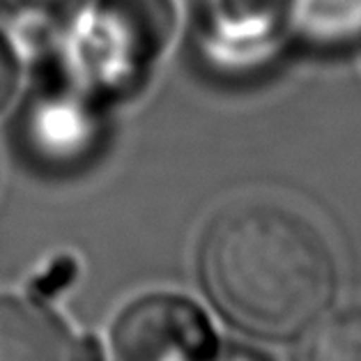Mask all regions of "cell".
Instances as JSON below:
<instances>
[{
  "label": "cell",
  "instance_id": "30bf717a",
  "mask_svg": "<svg viewBox=\"0 0 361 361\" xmlns=\"http://www.w3.org/2000/svg\"><path fill=\"white\" fill-rule=\"evenodd\" d=\"M209 361H271L267 359L262 352L253 350V348H246V345H237V343H233V345H221L216 348L214 357Z\"/></svg>",
  "mask_w": 361,
  "mask_h": 361
},
{
  "label": "cell",
  "instance_id": "ba28073f",
  "mask_svg": "<svg viewBox=\"0 0 361 361\" xmlns=\"http://www.w3.org/2000/svg\"><path fill=\"white\" fill-rule=\"evenodd\" d=\"M295 361H361V306H348L318 324Z\"/></svg>",
  "mask_w": 361,
  "mask_h": 361
},
{
  "label": "cell",
  "instance_id": "8fae6325",
  "mask_svg": "<svg viewBox=\"0 0 361 361\" xmlns=\"http://www.w3.org/2000/svg\"><path fill=\"white\" fill-rule=\"evenodd\" d=\"M19 12H37V14H51L65 7L69 0H7Z\"/></svg>",
  "mask_w": 361,
  "mask_h": 361
},
{
  "label": "cell",
  "instance_id": "5b68a950",
  "mask_svg": "<svg viewBox=\"0 0 361 361\" xmlns=\"http://www.w3.org/2000/svg\"><path fill=\"white\" fill-rule=\"evenodd\" d=\"M78 338L30 295L0 293V361H76Z\"/></svg>",
  "mask_w": 361,
  "mask_h": 361
},
{
  "label": "cell",
  "instance_id": "8992f818",
  "mask_svg": "<svg viewBox=\"0 0 361 361\" xmlns=\"http://www.w3.org/2000/svg\"><path fill=\"white\" fill-rule=\"evenodd\" d=\"M286 14V0H205V25L209 42L231 49V54L258 51L276 35Z\"/></svg>",
  "mask_w": 361,
  "mask_h": 361
},
{
  "label": "cell",
  "instance_id": "277c9868",
  "mask_svg": "<svg viewBox=\"0 0 361 361\" xmlns=\"http://www.w3.org/2000/svg\"><path fill=\"white\" fill-rule=\"evenodd\" d=\"M19 140L25 157L42 169H72L94 145V120L74 94L47 87L25 104Z\"/></svg>",
  "mask_w": 361,
  "mask_h": 361
},
{
  "label": "cell",
  "instance_id": "6da1fadb",
  "mask_svg": "<svg viewBox=\"0 0 361 361\" xmlns=\"http://www.w3.org/2000/svg\"><path fill=\"white\" fill-rule=\"evenodd\" d=\"M198 279L237 331L286 343L329 311L338 265L311 219L276 202H244L216 214L202 233Z\"/></svg>",
  "mask_w": 361,
  "mask_h": 361
},
{
  "label": "cell",
  "instance_id": "7a4b0ae2",
  "mask_svg": "<svg viewBox=\"0 0 361 361\" xmlns=\"http://www.w3.org/2000/svg\"><path fill=\"white\" fill-rule=\"evenodd\" d=\"M76 35V63L94 85L136 83L169 44L173 0H97Z\"/></svg>",
  "mask_w": 361,
  "mask_h": 361
},
{
  "label": "cell",
  "instance_id": "9c48e42d",
  "mask_svg": "<svg viewBox=\"0 0 361 361\" xmlns=\"http://www.w3.org/2000/svg\"><path fill=\"white\" fill-rule=\"evenodd\" d=\"M19 90V56L10 37L0 32V113H3Z\"/></svg>",
  "mask_w": 361,
  "mask_h": 361
},
{
  "label": "cell",
  "instance_id": "52a82bcc",
  "mask_svg": "<svg viewBox=\"0 0 361 361\" xmlns=\"http://www.w3.org/2000/svg\"><path fill=\"white\" fill-rule=\"evenodd\" d=\"M286 21L306 49L341 51L361 42V0H286Z\"/></svg>",
  "mask_w": 361,
  "mask_h": 361
},
{
  "label": "cell",
  "instance_id": "3957f363",
  "mask_svg": "<svg viewBox=\"0 0 361 361\" xmlns=\"http://www.w3.org/2000/svg\"><path fill=\"white\" fill-rule=\"evenodd\" d=\"M216 331L193 299L149 293L129 302L111 329L113 361H209Z\"/></svg>",
  "mask_w": 361,
  "mask_h": 361
}]
</instances>
